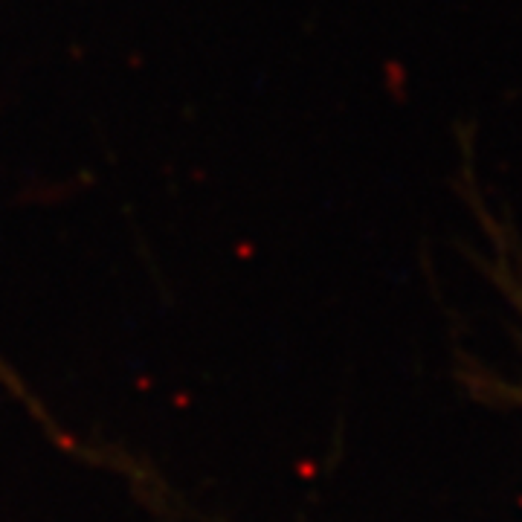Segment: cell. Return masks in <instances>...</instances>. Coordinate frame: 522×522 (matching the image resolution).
Masks as SVG:
<instances>
[{"label": "cell", "instance_id": "1", "mask_svg": "<svg viewBox=\"0 0 522 522\" xmlns=\"http://www.w3.org/2000/svg\"><path fill=\"white\" fill-rule=\"evenodd\" d=\"M476 218L482 221V227L487 230L485 238H487V273L493 276L505 296L511 299V305L516 308L519 319H522V244L516 238V230L497 221L487 206L482 203V198L476 195Z\"/></svg>", "mask_w": 522, "mask_h": 522}]
</instances>
